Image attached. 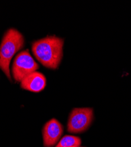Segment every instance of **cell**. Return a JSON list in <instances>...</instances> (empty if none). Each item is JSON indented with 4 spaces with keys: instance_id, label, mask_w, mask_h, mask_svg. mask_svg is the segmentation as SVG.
I'll return each mask as SVG.
<instances>
[{
    "instance_id": "cell-8",
    "label": "cell",
    "mask_w": 131,
    "mask_h": 147,
    "mask_svg": "<svg viewBox=\"0 0 131 147\" xmlns=\"http://www.w3.org/2000/svg\"><path fill=\"white\" fill-rule=\"evenodd\" d=\"M78 147H84V146H78Z\"/></svg>"
},
{
    "instance_id": "cell-3",
    "label": "cell",
    "mask_w": 131,
    "mask_h": 147,
    "mask_svg": "<svg viewBox=\"0 0 131 147\" xmlns=\"http://www.w3.org/2000/svg\"><path fill=\"white\" fill-rule=\"evenodd\" d=\"M93 119V110L91 108H74L70 114L67 122V131L72 134L86 131Z\"/></svg>"
},
{
    "instance_id": "cell-6",
    "label": "cell",
    "mask_w": 131,
    "mask_h": 147,
    "mask_svg": "<svg viewBox=\"0 0 131 147\" xmlns=\"http://www.w3.org/2000/svg\"><path fill=\"white\" fill-rule=\"evenodd\" d=\"M21 88L30 92H39L46 86V78L42 73L33 72L20 82Z\"/></svg>"
},
{
    "instance_id": "cell-7",
    "label": "cell",
    "mask_w": 131,
    "mask_h": 147,
    "mask_svg": "<svg viewBox=\"0 0 131 147\" xmlns=\"http://www.w3.org/2000/svg\"><path fill=\"white\" fill-rule=\"evenodd\" d=\"M81 144V139L73 136H65L58 142L55 147H78Z\"/></svg>"
},
{
    "instance_id": "cell-1",
    "label": "cell",
    "mask_w": 131,
    "mask_h": 147,
    "mask_svg": "<svg viewBox=\"0 0 131 147\" xmlns=\"http://www.w3.org/2000/svg\"><path fill=\"white\" fill-rule=\"evenodd\" d=\"M64 40L54 35L47 36L32 43V52L45 67L57 69L63 57Z\"/></svg>"
},
{
    "instance_id": "cell-5",
    "label": "cell",
    "mask_w": 131,
    "mask_h": 147,
    "mask_svg": "<svg viewBox=\"0 0 131 147\" xmlns=\"http://www.w3.org/2000/svg\"><path fill=\"white\" fill-rule=\"evenodd\" d=\"M63 133V125L57 119L53 118L47 122L42 130L44 146H54L61 138Z\"/></svg>"
},
{
    "instance_id": "cell-2",
    "label": "cell",
    "mask_w": 131,
    "mask_h": 147,
    "mask_svg": "<svg viewBox=\"0 0 131 147\" xmlns=\"http://www.w3.org/2000/svg\"><path fill=\"white\" fill-rule=\"evenodd\" d=\"M24 45V38L15 28H10L4 34L0 44V68L10 81L11 76L10 64L14 55Z\"/></svg>"
},
{
    "instance_id": "cell-4",
    "label": "cell",
    "mask_w": 131,
    "mask_h": 147,
    "mask_svg": "<svg viewBox=\"0 0 131 147\" xmlns=\"http://www.w3.org/2000/svg\"><path fill=\"white\" fill-rule=\"evenodd\" d=\"M39 64L33 58L29 50L22 51L16 57L12 65V74L17 82H21L30 74L36 71Z\"/></svg>"
}]
</instances>
